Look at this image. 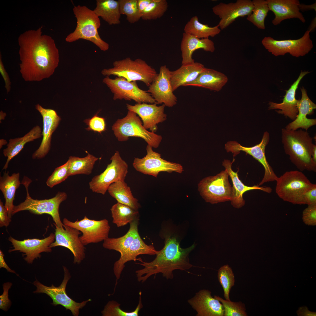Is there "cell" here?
<instances>
[{
    "instance_id": "cell-5",
    "label": "cell",
    "mask_w": 316,
    "mask_h": 316,
    "mask_svg": "<svg viewBox=\"0 0 316 316\" xmlns=\"http://www.w3.org/2000/svg\"><path fill=\"white\" fill-rule=\"evenodd\" d=\"M113 68L104 69L102 74L122 77L129 82L139 80L149 87L158 75L154 69L140 59L133 60L130 57L114 62Z\"/></svg>"
},
{
    "instance_id": "cell-6",
    "label": "cell",
    "mask_w": 316,
    "mask_h": 316,
    "mask_svg": "<svg viewBox=\"0 0 316 316\" xmlns=\"http://www.w3.org/2000/svg\"><path fill=\"white\" fill-rule=\"evenodd\" d=\"M32 180L24 176L21 184L23 185L26 191L25 200L17 205H14L12 215L21 211L28 210L37 214H47L51 215L55 224L59 228H63L64 224L61 222L59 212L61 203L66 200L67 197L65 192H58L55 196L49 199L42 200L34 199L30 195L28 187Z\"/></svg>"
},
{
    "instance_id": "cell-45",
    "label": "cell",
    "mask_w": 316,
    "mask_h": 316,
    "mask_svg": "<svg viewBox=\"0 0 316 316\" xmlns=\"http://www.w3.org/2000/svg\"><path fill=\"white\" fill-rule=\"evenodd\" d=\"M214 298L220 302L224 309V316H246L244 304L241 302H235L230 300H224L219 296H215Z\"/></svg>"
},
{
    "instance_id": "cell-56",
    "label": "cell",
    "mask_w": 316,
    "mask_h": 316,
    "mask_svg": "<svg viewBox=\"0 0 316 316\" xmlns=\"http://www.w3.org/2000/svg\"><path fill=\"white\" fill-rule=\"evenodd\" d=\"M316 2L313 4L308 5L300 4L299 6V8L300 10H301L303 11L314 9L316 12Z\"/></svg>"
},
{
    "instance_id": "cell-3",
    "label": "cell",
    "mask_w": 316,
    "mask_h": 316,
    "mask_svg": "<svg viewBox=\"0 0 316 316\" xmlns=\"http://www.w3.org/2000/svg\"><path fill=\"white\" fill-rule=\"evenodd\" d=\"M281 138L284 152L291 162L301 171L316 172V164L312 159L315 145L306 130H292L283 128Z\"/></svg>"
},
{
    "instance_id": "cell-23",
    "label": "cell",
    "mask_w": 316,
    "mask_h": 316,
    "mask_svg": "<svg viewBox=\"0 0 316 316\" xmlns=\"http://www.w3.org/2000/svg\"><path fill=\"white\" fill-rule=\"evenodd\" d=\"M157 251L153 245L146 244L141 238L139 233H138L128 248L123 254L121 255L119 260L114 263L113 270L116 278V286L126 262L131 260L136 261L138 260L137 257L140 255H156Z\"/></svg>"
},
{
    "instance_id": "cell-59",
    "label": "cell",
    "mask_w": 316,
    "mask_h": 316,
    "mask_svg": "<svg viewBox=\"0 0 316 316\" xmlns=\"http://www.w3.org/2000/svg\"><path fill=\"white\" fill-rule=\"evenodd\" d=\"M7 141L6 140L1 139L0 140V148L1 149L3 145H6L7 143Z\"/></svg>"
},
{
    "instance_id": "cell-52",
    "label": "cell",
    "mask_w": 316,
    "mask_h": 316,
    "mask_svg": "<svg viewBox=\"0 0 316 316\" xmlns=\"http://www.w3.org/2000/svg\"><path fill=\"white\" fill-rule=\"evenodd\" d=\"M0 73L5 83V87L7 93H8L11 89V82L8 75L4 67L2 60L1 53L0 54Z\"/></svg>"
},
{
    "instance_id": "cell-34",
    "label": "cell",
    "mask_w": 316,
    "mask_h": 316,
    "mask_svg": "<svg viewBox=\"0 0 316 316\" xmlns=\"http://www.w3.org/2000/svg\"><path fill=\"white\" fill-rule=\"evenodd\" d=\"M139 219L134 220L130 224V228L127 233L121 237L108 238L103 241V247L109 250H115L122 255L128 248L137 234L138 233Z\"/></svg>"
},
{
    "instance_id": "cell-28",
    "label": "cell",
    "mask_w": 316,
    "mask_h": 316,
    "mask_svg": "<svg viewBox=\"0 0 316 316\" xmlns=\"http://www.w3.org/2000/svg\"><path fill=\"white\" fill-rule=\"evenodd\" d=\"M308 71H301L297 80L291 85L289 89L286 90V94L282 103H278L270 102L269 103V110L279 109L276 110L279 114L284 115L286 117L294 121L298 113L297 107L298 100L295 98V94L299 83Z\"/></svg>"
},
{
    "instance_id": "cell-31",
    "label": "cell",
    "mask_w": 316,
    "mask_h": 316,
    "mask_svg": "<svg viewBox=\"0 0 316 316\" xmlns=\"http://www.w3.org/2000/svg\"><path fill=\"white\" fill-rule=\"evenodd\" d=\"M228 81L227 77L223 73L205 68L195 79L184 86L202 87L218 92L221 90Z\"/></svg>"
},
{
    "instance_id": "cell-44",
    "label": "cell",
    "mask_w": 316,
    "mask_h": 316,
    "mask_svg": "<svg viewBox=\"0 0 316 316\" xmlns=\"http://www.w3.org/2000/svg\"><path fill=\"white\" fill-rule=\"evenodd\" d=\"M138 0H118L121 14L126 16L127 20L134 23L141 18L142 15L137 6Z\"/></svg>"
},
{
    "instance_id": "cell-29",
    "label": "cell",
    "mask_w": 316,
    "mask_h": 316,
    "mask_svg": "<svg viewBox=\"0 0 316 316\" xmlns=\"http://www.w3.org/2000/svg\"><path fill=\"white\" fill-rule=\"evenodd\" d=\"M213 52L215 48L214 42L209 38L199 39L188 34L183 33L181 44L182 58V65L193 63V52L199 49Z\"/></svg>"
},
{
    "instance_id": "cell-37",
    "label": "cell",
    "mask_w": 316,
    "mask_h": 316,
    "mask_svg": "<svg viewBox=\"0 0 316 316\" xmlns=\"http://www.w3.org/2000/svg\"><path fill=\"white\" fill-rule=\"evenodd\" d=\"M184 30V33L191 35L199 39L214 37L219 34L221 31L218 25L211 27L207 24L200 23L196 16L192 17L188 21L185 25Z\"/></svg>"
},
{
    "instance_id": "cell-10",
    "label": "cell",
    "mask_w": 316,
    "mask_h": 316,
    "mask_svg": "<svg viewBox=\"0 0 316 316\" xmlns=\"http://www.w3.org/2000/svg\"><path fill=\"white\" fill-rule=\"evenodd\" d=\"M111 163L106 169L99 175L94 176L89 183L92 192L104 195L112 183L124 181L128 173L127 163L122 159L120 153L116 151L110 158Z\"/></svg>"
},
{
    "instance_id": "cell-19",
    "label": "cell",
    "mask_w": 316,
    "mask_h": 316,
    "mask_svg": "<svg viewBox=\"0 0 316 316\" xmlns=\"http://www.w3.org/2000/svg\"><path fill=\"white\" fill-rule=\"evenodd\" d=\"M170 72L166 65L161 66L159 74L146 91L157 104L163 103L165 106L172 107L176 104L177 97L173 93L171 83Z\"/></svg>"
},
{
    "instance_id": "cell-14",
    "label": "cell",
    "mask_w": 316,
    "mask_h": 316,
    "mask_svg": "<svg viewBox=\"0 0 316 316\" xmlns=\"http://www.w3.org/2000/svg\"><path fill=\"white\" fill-rule=\"evenodd\" d=\"M269 140V134L266 131L264 133L260 142L253 147L243 146L236 141H229L225 145V148L227 152H231L233 157L239 154L240 151H243L252 156L262 165L265 169V174L258 185L259 186L265 183L276 181L278 177L267 161L265 154L266 147Z\"/></svg>"
},
{
    "instance_id": "cell-47",
    "label": "cell",
    "mask_w": 316,
    "mask_h": 316,
    "mask_svg": "<svg viewBox=\"0 0 316 316\" xmlns=\"http://www.w3.org/2000/svg\"><path fill=\"white\" fill-rule=\"evenodd\" d=\"M84 122L88 126L86 129L101 133L106 130V123L104 118L95 115L90 118L85 120Z\"/></svg>"
},
{
    "instance_id": "cell-49",
    "label": "cell",
    "mask_w": 316,
    "mask_h": 316,
    "mask_svg": "<svg viewBox=\"0 0 316 316\" xmlns=\"http://www.w3.org/2000/svg\"><path fill=\"white\" fill-rule=\"evenodd\" d=\"M12 284L8 282L3 285V292L0 296V308L5 311H7L11 305V302L8 298V290L11 288Z\"/></svg>"
},
{
    "instance_id": "cell-25",
    "label": "cell",
    "mask_w": 316,
    "mask_h": 316,
    "mask_svg": "<svg viewBox=\"0 0 316 316\" xmlns=\"http://www.w3.org/2000/svg\"><path fill=\"white\" fill-rule=\"evenodd\" d=\"M269 11L275 15L272 24L276 25L283 20L293 18L299 19L305 23V20L300 11L298 0H267Z\"/></svg>"
},
{
    "instance_id": "cell-26",
    "label": "cell",
    "mask_w": 316,
    "mask_h": 316,
    "mask_svg": "<svg viewBox=\"0 0 316 316\" xmlns=\"http://www.w3.org/2000/svg\"><path fill=\"white\" fill-rule=\"evenodd\" d=\"M235 160V159H233L232 162H231L229 160L224 159L222 162V165L227 171L233 184L231 200V204L234 207L239 209L245 205V201L243 198V195L246 191L254 190H260L270 193L272 189L269 187H260L258 185L248 186L244 185L238 177V171L235 172L232 169V164Z\"/></svg>"
},
{
    "instance_id": "cell-53",
    "label": "cell",
    "mask_w": 316,
    "mask_h": 316,
    "mask_svg": "<svg viewBox=\"0 0 316 316\" xmlns=\"http://www.w3.org/2000/svg\"><path fill=\"white\" fill-rule=\"evenodd\" d=\"M153 0H138L137 6L140 13H142L145 9Z\"/></svg>"
},
{
    "instance_id": "cell-39",
    "label": "cell",
    "mask_w": 316,
    "mask_h": 316,
    "mask_svg": "<svg viewBox=\"0 0 316 316\" xmlns=\"http://www.w3.org/2000/svg\"><path fill=\"white\" fill-rule=\"evenodd\" d=\"M98 159V158L89 153L87 156L83 158L69 157L68 160L69 176L91 174L94 165Z\"/></svg>"
},
{
    "instance_id": "cell-50",
    "label": "cell",
    "mask_w": 316,
    "mask_h": 316,
    "mask_svg": "<svg viewBox=\"0 0 316 316\" xmlns=\"http://www.w3.org/2000/svg\"><path fill=\"white\" fill-rule=\"evenodd\" d=\"M304 204L308 205L316 204V185H314L304 193L303 196Z\"/></svg>"
},
{
    "instance_id": "cell-21",
    "label": "cell",
    "mask_w": 316,
    "mask_h": 316,
    "mask_svg": "<svg viewBox=\"0 0 316 316\" xmlns=\"http://www.w3.org/2000/svg\"><path fill=\"white\" fill-rule=\"evenodd\" d=\"M35 108L43 118L42 139L38 148L32 154L33 159H39L45 157L49 152L51 145L52 135L61 120V118L54 110L43 107L39 104Z\"/></svg>"
},
{
    "instance_id": "cell-27",
    "label": "cell",
    "mask_w": 316,
    "mask_h": 316,
    "mask_svg": "<svg viewBox=\"0 0 316 316\" xmlns=\"http://www.w3.org/2000/svg\"><path fill=\"white\" fill-rule=\"evenodd\" d=\"M300 89L302 97L297 102L298 115L294 121L286 126L285 128L286 129L296 130L301 128L307 131L309 128L316 124V119L307 117V115L313 113L316 105L309 98L305 89L303 87Z\"/></svg>"
},
{
    "instance_id": "cell-46",
    "label": "cell",
    "mask_w": 316,
    "mask_h": 316,
    "mask_svg": "<svg viewBox=\"0 0 316 316\" xmlns=\"http://www.w3.org/2000/svg\"><path fill=\"white\" fill-rule=\"evenodd\" d=\"M69 176L68 162L67 161L63 165L55 169L48 178L46 184L48 187L52 188L65 181Z\"/></svg>"
},
{
    "instance_id": "cell-2",
    "label": "cell",
    "mask_w": 316,
    "mask_h": 316,
    "mask_svg": "<svg viewBox=\"0 0 316 316\" xmlns=\"http://www.w3.org/2000/svg\"><path fill=\"white\" fill-rule=\"evenodd\" d=\"M164 232V246L161 250L157 251L155 259L151 262H146L140 258H138L141 262L138 264L144 267L135 271L139 282L143 283L151 276L159 273H162L167 279H172L174 270L185 271L193 267L190 262L189 256L195 248V244L182 248L178 236L173 229L168 228Z\"/></svg>"
},
{
    "instance_id": "cell-17",
    "label": "cell",
    "mask_w": 316,
    "mask_h": 316,
    "mask_svg": "<svg viewBox=\"0 0 316 316\" xmlns=\"http://www.w3.org/2000/svg\"><path fill=\"white\" fill-rule=\"evenodd\" d=\"M56 227L55 241L51 248L61 246L69 250L73 254V263L80 264L85 257V247L81 241L79 235L81 232L75 228L64 224L63 228Z\"/></svg>"
},
{
    "instance_id": "cell-38",
    "label": "cell",
    "mask_w": 316,
    "mask_h": 316,
    "mask_svg": "<svg viewBox=\"0 0 316 316\" xmlns=\"http://www.w3.org/2000/svg\"><path fill=\"white\" fill-rule=\"evenodd\" d=\"M113 223L117 227H120L139 219L138 210L127 205L118 202L114 204L110 209Z\"/></svg>"
},
{
    "instance_id": "cell-30",
    "label": "cell",
    "mask_w": 316,
    "mask_h": 316,
    "mask_svg": "<svg viewBox=\"0 0 316 316\" xmlns=\"http://www.w3.org/2000/svg\"><path fill=\"white\" fill-rule=\"evenodd\" d=\"M205 68L201 63L194 62L182 65L178 69L171 71L170 81L173 91L194 80Z\"/></svg>"
},
{
    "instance_id": "cell-32",
    "label": "cell",
    "mask_w": 316,
    "mask_h": 316,
    "mask_svg": "<svg viewBox=\"0 0 316 316\" xmlns=\"http://www.w3.org/2000/svg\"><path fill=\"white\" fill-rule=\"evenodd\" d=\"M42 136L41 128L37 125L23 137L10 139L7 145V147L3 150V154L7 157V159L2 170H6L10 161L20 152L26 143L40 138Z\"/></svg>"
},
{
    "instance_id": "cell-54",
    "label": "cell",
    "mask_w": 316,
    "mask_h": 316,
    "mask_svg": "<svg viewBox=\"0 0 316 316\" xmlns=\"http://www.w3.org/2000/svg\"><path fill=\"white\" fill-rule=\"evenodd\" d=\"M297 313L298 316H316L315 312H312L308 310V308L306 306L300 308L297 311Z\"/></svg>"
},
{
    "instance_id": "cell-35",
    "label": "cell",
    "mask_w": 316,
    "mask_h": 316,
    "mask_svg": "<svg viewBox=\"0 0 316 316\" xmlns=\"http://www.w3.org/2000/svg\"><path fill=\"white\" fill-rule=\"evenodd\" d=\"M96 6L93 10L99 17L109 25L120 23L121 14L119 2L114 0H97Z\"/></svg>"
},
{
    "instance_id": "cell-7",
    "label": "cell",
    "mask_w": 316,
    "mask_h": 316,
    "mask_svg": "<svg viewBox=\"0 0 316 316\" xmlns=\"http://www.w3.org/2000/svg\"><path fill=\"white\" fill-rule=\"evenodd\" d=\"M276 181L275 191L283 200L294 204H304L305 193L314 184L300 171H287Z\"/></svg>"
},
{
    "instance_id": "cell-11",
    "label": "cell",
    "mask_w": 316,
    "mask_h": 316,
    "mask_svg": "<svg viewBox=\"0 0 316 316\" xmlns=\"http://www.w3.org/2000/svg\"><path fill=\"white\" fill-rule=\"evenodd\" d=\"M310 33L307 30L301 37L297 40H276L270 37H265L262 43L265 49L275 56L284 55L288 53L298 57L308 54L313 48Z\"/></svg>"
},
{
    "instance_id": "cell-55",
    "label": "cell",
    "mask_w": 316,
    "mask_h": 316,
    "mask_svg": "<svg viewBox=\"0 0 316 316\" xmlns=\"http://www.w3.org/2000/svg\"><path fill=\"white\" fill-rule=\"evenodd\" d=\"M4 255L3 252L1 250H0V268H4L6 269L8 272H9L15 273H16L13 270H12L10 269L9 267L8 266L6 263L5 262V261L4 258Z\"/></svg>"
},
{
    "instance_id": "cell-43",
    "label": "cell",
    "mask_w": 316,
    "mask_h": 316,
    "mask_svg": "<svg viewBox=\"0 0 316 316\" xmlns=\"http://www.w3.org/2000/svg\"><path fill=\"white\" fill-rule=\"evenodd\" d=\"M168 7L166 0H153L145 9L141 18L145 20H156L162 17Z\"/></svg>"
},
{
    "instance_id": "cell-9",
    "label": "cell",
    "mask_w": 316,
    "mask_h": 316,
    "mask_svg": "<svg viewBox=\"0 0 316 316\" xmlns=\"http://www.w3.org/2000/svg\"><path fill=\"white\" fill-rule=\"evenodd\" d=\"M226 170L214 176L203 178L199 183L198 190L207 202L212 204L231 201L232 187Z\"/></svg>"
},
{
    "instance_id": "cell-8",
    "label": "cell",
    "mask_w": 316,
    "mask_h": 316,
    "mask_svg": "<svg viewBox=\"0 0 316 316\" xmlns=\"http://www.w3.org/2000/svg\"><path fill=\"white\" fill-rule=\"evenodd\" d=\"M137 114L128 110L126 116L117 120L112 126L115 137L121 142L127 141L130 137L140 138L152 147H158L162 140V136L145 129Z\"/></svg>"
},
{
    "instance_id": "cell-15",
    "label": "cell",
    "mask_w": 316,
    "mask_h": 316,
    "mask_svg": "<svg viewBox=\"0 0 316 316\" xmlns=\"http://www.w3.org/2000/svg\"><path fill=\"white\" fill-rule=\"evenodd\" d=\"M152 147L147 145L146 155L142 158H134L133 165L136 171L156 178L161 172L169 173L175 172L179 173L183 172V167L181 164L162 158L161 154L153 151Z\"/></svg>"
},
{
    "instance_id": "cell-57",
    "label": "cell",
    "mask_w": 316,
    "mask_h": 316,
    "mask_svg": "<svg viewBox=\"0 0 316 316\" xmlns=\"http://www.w3.org/2000/svg\"><path fill=\"white\" fill-rule=\"evenodd\" d=\"M316 18L315 17L312 20L310 25H309L308 30L310 33L315 31L316 27Z\"/></svg>"
},
{
    "instance_id": "cell-12",
    "label": "cell",
    "mask_w": 316,
    "mask_h": 316,
    "mask_svg": "<svg viewBox=\"0 0 316 316\" xmlns=\"http://www.w3.org/2000/svg\"><path fill=\"white\" fill-rule=\"evenodd\" d=\"M63 269L64 277L59 286L56 287L52 284L51 286H47L36 280L33 283L36 287V290L33 293L46 294L52 299L53 300L52 304L53 305H61L66 310H70L73 316H78L79 314L80 309L84 307L91 300L89 299L81 303H77L69 297L66 293V289L71 276L66 267L63 266Z\"/></svg>"
},
{
    "instance_id": "cell-16",
    "label": "cell",
    "mask_w": 316,
    "mask_h": 316,
    "mask_svg": "<svg viewBox=\"0 0 316 316\" xmlns=\"http://www.w3.org/2000/svg\"><path fill=\"white\" fill-rule=\"evenodd\" d=\"M63 223L82 232L83 234L80 238L85 246L104 241L109 237L110 228L109 221L106 219L96 220L90 219L85 216L83 219L75 222L64 218Z\"/></svg>"
},
{
    "instance_id": "cell-22",
    "label": "cell",
    "mask_w": 316,
    "mask_h": 316,
    "mask_svg": "<svg viewBox=\"0 0 316 316\" xmlns=\"http://www.w3.org/2000/svg\"><path fill=\"white\" fill-rule=\"evenodd\" d=\"M126 104L128 110L133 111L141 118L145 128L150 129L151 132H156L158 128L157 125L167 119V115L164 112L165 106L164 104L160 106H157L156 103Z\"/></svg>"
},
{
    "instance_id": "cell-51",
    "label": "cell",
    "mask_w": 316,
    "mask_h": 316,
    "mask_svg": "<svg viewBox=\"0 0 316 316\" xmlns=\"http://www.w3.org/2000/svg\"><path fill=\"white\" fill-rule=\"evenodd\" d=\"M11 219L8 216L7 209L4 205L3 202L0 200V226H8L11 222Z\"/></svg>"
},
{
    "instance_id": "cell-18",
    "label": "cell",
    "mask_w": 316,
    "mask_h": 316,
    "mask_svg": "<svg viewBox=\"0 0 316 316\" xmlns=\"http://www.w3.org/2000/svg\"><path fill=\"white\" fill-rule=\"evenodd\" d=\"M253 5L250 0H237L235 3L220 2L212 8L213 13L220 19L217 25L221 30L227 28L239 17L250 15Z\"/></svg>"
},
{
    "instance_id": "cell-13",
    "label": "cell",
    "mask_w": 316,
    "mask_h": 316,
    "mask_svg": "<svg viewBox=\"0 0 316 316\" xmlns=\"http://www.w3.org/2000/svg\"><path fill=\"white\" fill-rule=\"evenodd\" d=\"M103 82L114 94V100H133L139 104L156 103L150 93L138 87L136 81L129 82L122 77H116L112 79L107 76L103 79Z\"/></svg>"
},
{
    "instance_id": "cell-40",
    "label": "cell",
    "mask_w": 316,
    "mask_h": 316,
    "mask_svg": "<svg viewBox=\"0 0 316 316\" xmlns=\"http://www.w3.org/2000/svg\"><path fill=\"white\" fill-rule=\"evenodd\" d=\"M253 8L246 19L260 29H265V19L269 11L267 0H253Z\"/></svg>"
},
{
    "instance_id": "cell-4",
    "label": "cell",
    "mask_w": 316,
    "mask_h": 316,
    "mask_svg": "<svg viewBox=\"0 0 316 316\" xmlns=\"http://www.w3.org/2000/svg\"><path fill=\"white\" fill-rule=\"evenodd\" d=\"M73 11L77 20L73 32L65 38L66 41L72 42L80 39L91 42L101 50L105 51L109 48V44L103 40L98 32L101 22L99 18L92 10L86 6H74Z\"/></svg>"
},
{
    "instance_id": "cell-24",
    "label": "cell",
    "mask_w": 316,
    "mask_h": 316,
    "mask_svg": "<svg viewBox=\"0 0 316 316\" xmlns=\"http://www.w3.org/2000/svg\"><path fill=\"white\" fill-rule=\"evenodd\" d=\"M210 291L200 290L188 302L197 313V316H223L224 309L218 300L212 297Z\"/></svg>"
},
{
    "instance_id": "cell-20",
    "label": "cell",
    "mask_w": 316,
    "mask_h": 316,
    "mask_svg": "<svg viewBox=\"0 0 316 316\" xmlns=\"http://www.w3.org/2000/svg\"><path fill=\"white\" fill-rule=\"evenodd\" d=\"M55 237V233H51L48 237L43 239H26L21 241L10 236L8 240L11 243L13 248L8 251H19L23 253L25 256V260L28 263L32 264L35 259L41 257V253L51 251L50 245L54 242Z\"/></svg>"
},
{
    "instance_id": "cell-33",
    "label": "cell",
    "mask_w": 316,
    "mask_h": 316,
    "mask_svg": "<svg viewBox=\"0 0 316 316\" xmlns=\"http://www.w3.org/2000/svg\"><path fill=\"white\" fill-rule=\"evenodd\" d=\"M19 173H13L9 175V172L6 171L2 176L0 177V189L5 200L4 206L7 209L8 216L11 219L14 206L13 204L16 190L18 188L21 183L19 180Z\"/></svg>"
},
{
    "instance_id": "cell-41",
    "label": "cell",
    "mask_w": 316,
    "mask_h": 316,
    "mask_svg": "<svg viewBox=\"0 0 316 316\" xmlns=\"http://www.w3.org/2000/svg\"><path fill=\"white\" fill-rule=\"evenodd\" d=\"M141 292H139V303L136 309L131 312H127L122 310L120 307V304L114 301H109L102 311L103 316H138L139 312L142 308L141 301Z\"/></svg>"
},
{
    "instance_id": "cell-58",
    "label": "cell",
    "mask_w": 316,
    "mask_h": 316,
    "mask_svg": "<svg viewBox=\"0 0 316 316\" xmlns=\"http://www.w3.org/2000/svg\"><path fill=\"white\" fill-rule=\"evenodd\" d=\"M312 159L314 163L316 164V145H315L314 147L312 154Z\"/></svg>"
},
{
    "instance_id": "cell-42",
    "label": "cell",
    "mask_w": 316,
    "mask_h": 316,
    "mask_svg": "<svg viewBox=\"0 0 316 316\" xmlns=\"http://www.w3.org/2000/svg\"><path fill=\"white\" fill-rule=\"evenodd\" d=\"M218 280L224 291L226 300H230L229 294L235 283V277L231 268L228 265L221 267L218 271Z\"/></svg>"
},
{
    "instance_id": "cell-1",
    "label": "cell",
    "mask_w": 316,
    "mask_h": 316,
    "mask_svg": "<svg viewBox=\"0 0 316 316\" xmlns=\"http://www.w3.org/2000/svg\"><path fill=\"white\" fill-rule=\"evenodd\" d=\"M42 28L26 31L18 39L20 72L26 81L49 78L58 66V49L51 37L42 34Z\"/></svg>"
},
{
    "instance_id": "cell-36",
    "label": "cell",
    "mask_w": 316,
    "mask_h": 316,
    "mask_svg": "<svg viewBox=\"0 0 316 316\" xmlns=\"http://www.w3.org/2000/svg\"><path fill=\"white\" fill-rule=\"evenodd\" d=\"M108 193L117 202L138 210L140 207L138 200L133 195L130 187L124 181H120L111 184L109 187Z\"/></svg>"
},
{
    "instance_id": "cell-48",
    "label": "cell",
    "mask_w": 316,
    "mask_h": 316,
    "mask_svg": "<svg viewBox=\"0 0 316 316\" xmlns=\"http://www.w3.org/2000/svg\"><path fill=\"white\" fill-rule=\"evenodd\" d=\"M302 219L306 225L315 226L316 224V204L308 205L303 211Z\"/></svg>"
},
{
    "instance_id": "cell-60",
    "label": "cell",
    "mask_w": 316,
    "mask_h": 316,
    "mask_svg": "<svg viewBox=\"0 0 316 316\" xmlns=\"http://www.w3.org/2000/svg\"><path fill=\"white\" fill-rule=\"evenodd\" d=\"M6 116V114L1 111L0 112V121L1 120L4 119Z\"/></svg>"
}]
</instances>
